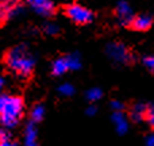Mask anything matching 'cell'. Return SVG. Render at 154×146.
<instances>
[{"mask_svg":"<svg viewBox=\"0 0 154 146\" xmlns=\"http://www.w3.org/2000/svg\"><path fill=\"white\" fill-rule=\"evenodd\" d=\"M4 62L11 72L20 77H27L34 70L35 57L26 45H18L5 53Z\"/></svg>","mask_w":154,"mask_h":146,"instance_id":"obj_1","label":"cell"},{"mask_svg":"<svg viewBox=\"0 0 154 146\" xmlns=\"http://www.w3.org/2000/svg\"><path fill=\"white\" fill-rule=\"evenodd\" d=\"M23 115V100L19 96L0 95V123L11 129L18 125Z\"/></svg>","mask_w":154,"mask_h":146,"instance_id":"obj_2","label":"cell"},{"mask_svg":"<svg viewBox=\"0 0 154 146\" xmlns=\"http://www.w3.org/2000/svg\"><path fill=\"white\" fill-rule=\"evenodd\" d=\"M106 54L114 64L130 65L134 62V56L131 50L122 42H111L106 46Z\"/></svg>","mask_w":154,"mask_h":146,"instance_id":"obj_3","label":"cell"},{"mask_svg":"<svg viewBox=\"0 0 154 146\" xmlns=\"http://www.w3.org/2000/svg\"><path fill=\"white\" fill-rule=\"evenodd\" d=\"M65 15L76 24H88L93 20V12L80 3H72L65 7Z\"/></svg>","mask_w":154,"mask_h":146,"instance_id":"obj_4","label":"cell"},{"mask_svg":"<svg viewBox=\"0 0 154 146\" xmlns=\"http://www.w3.org/2000/svg\"><path fill=\"white\" fill-rule=\"evenodd\" d=\"M24 11L19 0H0V23H5L8 19L19 16Z\"/></svg>","mask_w":154,"mask_h":146,"instance_id":"obj_5","label":"cell"},{"mask_svg":"<svg viewBox=\"0 0 154 146\" xmlns=\"http://www.w3.org/2000/svg\"><path fill=\"white\" fill-rule=\"evenodd\" d=\"M134 16L135 15H134L133 8H131V5L128 4V2L120 0V2L116 4V7H115V18H116L118 23H119L120 26L130 27Z\"/></svg>","mask_w":154,"mask_h":146,"instance_id":"obj_6","label":"cell"},{"mask_svg":"<svg viewBox=\"0 0 154 146\" xmlns=\"http://www.w3.org/2000/svg\"><path fill=\"white\" fill-rule=\"evenodd\" d=\"M24 2L32 11H35L38 15L45 16V18L51 16L56 10L54 3L51 0H24Z\"/></svg>","mask_w":154,"mask_h":146,"instance_id":"obj_7","label":"cell"},{"mask_svg":"<svg viewBox=\"0 0 154 146\" xmlns=\"http://www.w3.org/2000/svg\"><path fill=\"white\" fill-rule=\"evenodd\" d=\"M153 26V16L149 14H141V15L134 16L133 22L130 24V29L135 31H147Z\"/></svg>","mask_w":154,"mask_h":146,"instance_id":"obj_8","label":"cell"},{"mask_svg":"<svg viewBox=\"0 0 154 146\" xmlns=\"http://www.w3.org/2000/svg\"><path fill=\"white\" fill-rule=\"evenodd\" d=\"M112 123H114L115 126V130H116L118 134H120V135H123V134L127 133L128 130V120L127 118H126V115L122 112H114L112 114Z\"/></svg>","mask_w":154,"mask_h":146,"instance_id":"obj_9","label":"cell"},{"mask_svg":"<svg viewBox=\"0 0 154 146\" xmlns=\"http://www.w3.org/2000/svg\"><path fill=\"white\" fill-rule=\"evenodd\" d=\"M147 108L149 106L143 103H135L130 110V119L133 122H142V120L146 119V114H147Z\"/></svg>","mask_w":154,"mask_h":146,"instance_id":"obj_10","label":"cell"},{"mask_svg":"<svg viewBox=\"0 0 154 146\" xmlns=\"http://www.w3.org/2000/svg\"><path fill=\"white\" fill-rule=\"evenodd\" d=\"M69 65H68L66 57H58L57 60H54L51 64V73L54 76H62L66 72H69Z\"/></svg>","mask_w":154,"mask_h":146,"instance_id":"obj_11","label":"cell"},{"mask_svg":"<svg viewBox=\"0 0 154 146\" xmlns=\"http://www.w3.org/2000/svg\"><path fill=\"white\" fill-rule=\"evenodd\" d=\"M37 127H35V123L31 122L27 125L26 131H24V146H38L37 141Z\"/></svg>","mask_w":154,"mask_h":146,"instance_id":"obj_12","label":"cell"},{"mask_svg":"<svg viewBox=\"0 0 154 146\" xmlns=\"http://www.w3.org/2000/svg\"><path fill=\"white\" fill-rule=\"evenodd\" d=\"M68 60V65H69V69L70 70H79L81 68V58L77 53H72V54H68L65 56Z\"/></svg>","mask_w":154,"mask_h":146,"instance_id":"obj_13","label":"cell"},{"mask_svg":"<svg viewBox=\"0 0 154 146\" xmlns=\"http://www.w3.org/2000/svg\"><path fill=\"white\" fill-rule=\"evenodd\" d=\"M45 116V107L42 104H37L34 106V108L31 110V122L34 123H38L43 119Z\"/></svg>","mask_w":154,"mask_h":146,"instance_id":"obj_14","label":"cell"},{"mask_svg":"<svg viewBox=\"0 0 154 146\" xmlns=\"http://www.w3.org/2000/svg\"><path fill=\"white\" fill-rule=\"evenodd\" d=\"M85 98H87L88 101H91V103H93V101H97L100 100L101 98H103V91L100 89V88H91V89L87 91V93H85Z\"/></svg>","mask_w":154,"mask_h":146,"instance_id":"obj_15","label":"cell"},{"mask_svg":"<svg viewBox=\"0 0 154 146\" xmlns=\"http://www.w3.org/2000/svg\"><path fill=\"white\" fill-rule=\"evenodd\" d=\"M58 92L60 95L65 96V98H69V96L75 95V87L72 84H69V82H64V84H61L58 87Z\"/></svg>","mask_w":154,"mask_h":146,"instance_id":"obj_16","label":"cell"},{"mask_svg":"<svg viewBox=\"0 0 154 146\" xmlns=\"http://www.w3.org/2000/svg\"><path fill=\"white\" fill-rule=\"evenodd\" d=\"M43 33L46 35H57L60 33V27H58V24L49 22V23H46L43 26Z\"/></svg>","mask_w":154,"mask_h":146,"instance_id":"obj_17","label":"cell"},{"mask_svg":"<svg viewBox=\"0 0 154 146\" xmlns=\"http://www.w3.org/2000/svg\"><path fill=\"white\" fill-rule=\"evenodd\" d=\"M142 64L145 65V68H146L149 72L154 73V56H145L143 58H142Z\"/></svg>","mask_w":154,"mask_h":146,"instance_id":"obj_18","label":"cell"},{"mask_svg":"<svg viewBox=\"0 0 154 146\" xmlns=\"http://www.w3.org/2000/svg\"><path fill=\"white\" fill-rule=\"evenodd\" d=\"M145 120L149 123L150 127L154 129V106H149V108H147V114H146V119Z\"/></svg>","mask_w":154,"mask_h":146,"instance_id":"obj_19","label":"cell"},{"mask_svg":"<svg viewBox=\"0 0 154 146\" xmlns=\"http://www.w3.org/2000/svg\"><path fill=\"white\" fill-rule=\"evenodd\" d=\"M111 108L114 110V112H122L125 108V104L119 100H112L111 101Z\"/></svg>","mask_w":154,"mask_h":146,"instance_id":"obj_20","label":"cell"},{"mask_svg":"<svg viewBox=\"0 0 154 146\" xmlns=\"http://www.w3.org/2000/svg\"><path fill=\"white\" fill-rule=\"evenodd\" d=\"M96 111H97V108H96L95 106H89V107L87 108V114L91 115V116H93V115L96 114Z\"/></svg>","mask_w":154,"mask_h":146,"instance_id":"obj_21","label":"cell"},{"mask_svg":"<svg viewBox=\"0 0 154 146\" xmlns=\"http://www.w3.org/2000/svg\"><path fill=\"white\" fill-rule=\"evenodd\" d=\"M146 146H154V134H150L146 138Z\"/></svg>","mask_w":154,"mask_h":146,"instance_id":"obj_22","label":"cell"},{"mask_svg":"<svg viewBox=\"0 0 154 146\" xmlns=\"http://www.w3.org/2000/svg\"><path fill=\"white\" fill-rule=\"evenodd\" d=\"M0 146H16L11 139H7V141H0Z\"/></svg>","mask_w":154,"mask_h":146,"instance_id":"obj_23","label":"cell"},{"mask_svg":"<svg viewBox=\"0 0 154 146\" xmlns=\"http://www.w3.org/2000/svg\"><path fill=\"white\" fill-rule=\"evenodd\" d=\"M3 87H4V79H3V77H0V91L3 89Z\"/></svg>","mask_w":154,"mask_h":146,"instance_id":"obj_24","label":"cell"}]
</instances>
